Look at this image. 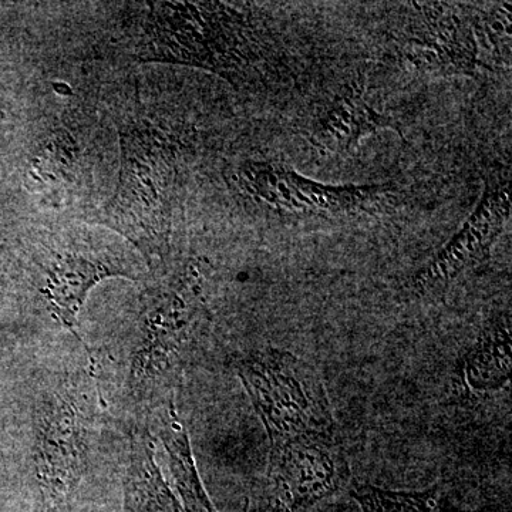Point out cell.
Returning <instances> with one entry per match:
<instances>
[{
  "instance_id": "cell-1",
  "label": "cell",
  "mask_w": 512,
  "mask_h": 512,
  "mask_svg": "<svg viewBox=\"0 0 512 512\" xmlns=\"http://www.w3.org/2000/svg\"><path fill=\"white\" fill-rule=\"evenodd\" d=\"M160 274L141 295L140 312L121 348L120 396L128 413L141 420L175 403L185 366L207 322L201 278Z\"/></svg>"
},
{
  "instance_id": "cell-2",
  "label": "cell",
  "mask_w": 512,
  "mask_h": 512,
  "mask_svg": "<svg viewBox=\"0 0 512 512\" xmlns=\"http://www.w3.org/2000/svg\"><path fill=\"white\" fill-rule=\"evenodd\" d=\"M120 173L110 200L92 221L106 227L134 249L147 268L163 274L171 268V235L177 201L178 154L173 141L146 121L119 128Z\"/></svg>"
},
{
  "instance_id": "cell-3",
  "label": "cell",
  "mask_w": 512,
  "mask_h": 512,
  "mask_svg": "<svg viewBox=\"0 0 512 512\" xmlns=\"http://www.w3.org/2000/svg\"><path fill=\"white\" fill-rule=\"evenodd\" d=\"M133 29L140 62L201 67L231 82L247 79L259 59L258 39L244 13L217 2L144 3Z\"/></svg>"
},
{
  "instance_id": "cell-4",
  "label": "cell",
  "mask_w": 512,
  "mask_h": 512,
  "mask_svg": "<svg viewBox=\"0 0 512 512\" xmlns=\"http://www.w3.org/2000/svg\"><path fill=\"white\" fill-rule=\"evenodd\" d=\"M101 394L93 372L64 377L46 392L33 423V470L46 512L70 505L89 467L100 426Z\"/></svg>"
},
{
  "instance_id": "cell-5",
  "label": "cell",
  "mask_w": 512,
  "mask_h": 512,
  "mask_svg": "<svg viewBox=\"0 0 512 512\" xmlns=\"http://www.w3.org/2000/svg\"><path fill=\"white\" fill-rule=\"evenodd\" d=\"M123 238L72 229L50 235L32 255V284L50 318L76 339L80 311L90 291L107 278L146 282L147 265Z\"/></svg>"
},
{
  "instance_id": "cell-6",
  "label": "cell",
  "mask_w": 512,
  "mask_h": 512,
  "mask_svg": "<svg viewBox=\"0 0 512 512\" xmlns=\"http://www.w3.org/2000/svg\"><path fill=\"white\" fill-rule=\"evenodd\" d=\"M237 375L264 423L271 446L338 437L318 370L286 350H256L235 360Z\"/></svg>"
},
{
  "instance_id": "cell-7",
  "label": "cell",
  "mask_w": 512,
  "mask_h": 512,
  "mask_svg": "<svg viewBox=\"0 0 512 512\" xmlns=\"http://www.w3.org/2000/svg\"><path fill=\"white\" fill-rule=\"evenodd\" d=\"M349 463L339 437L271 446L268 512H311L348 485Z\"/></svg>"
},
{
  "instance_id": "cell-8",
  "label": "cell",
  "mask_w": 512,
  "mask_h": 512,
  "mask_svg": "<svg viewBox=\"0 0 512 512\" xmlns=\"http://www.w3.org/2000/svg\"><path fill=\"white\" fill-rule=\"evenodd\" d=\"M510 210L508 181L503 184L488 183L476 211L436 258L414 276V291L421 295L443 291L458 276L483 264L490 255L495 239L503 231Z\"/></svg>"
},
{
  "instance_id": "cell-9",
  "label": "cell",
  "mask_w": 512,
  "mask_h": 512,
  "mask_svg": "<svg viewBox=\"0 0 512 512\" xmlns=\"http://www.w3.org/2000/svg\"><path fill=\"white\" fill-rule=\"evenodd\" d=\"M241 184L259 202L299 215L356 211L379 191L376 187H328L306 180L282 165L265 163L242 167Z\"/></svg>"
},
{
  "instance_id": "cell-10",
  "label": "cell",
  "mask_w": 512,
  "mask_h": 512,
  "mask_svg": "<svg viewBox=\"0 0 512 512\" xmlns=\"http://www.w3.org/2000/svg\"><path fill=\"white\" fill-rule=\"evenodd\" d=\"M407 25L403 55L421 72L471 74L476 69V37L470 25L443 3H416Z\"/></svg>"
},
{
  "instance_id": "cell-11",
  "label": "cell",
  "mask_w": 512,
  "mask_h": 512,
  "mask_svg": "<svg viewBox=\"0 0 512 512\" xmlns=\"http://www.w3.org/2000/svg\"><path fill=\"white\" fill-rule=\"evenodd\" d=\"M121 512H184L180 500L161 474L150 434L146 427L138 424H134L130 434Z\"/></svg>"
},
{
  "instance_id": "cell-12",
  "label": "cell",
  "mask_w": 512,
  "mask_h": 512,
  "mask_svg": "<svg viewBox=\"0 0 512 512\" xmlns=\"http://www.w3.org/2000/svg\"><path fill=\"white\" fill-rule=\"evenodd\" d=\"M156 416L158 436L163 441L168 467L184 512H218L198 474L187 429L178 416L175 403L168 404Z\"/></svg>"
},
{
  "instance_id": "cell-13",
  "label": "cell",
  "mask_w": 512,
  "mask_h": 512,
  "mask_svg": "<svg viewBox=\"0 0 512 512\" xmlns=\"http://www.w3.org/2000/svg\"><path fill=\"white\" fill-rule=\"evenodd\" d=\"M380 127H393V123L366 103L359 87L350 86L326 113L315 143L329 153H346Z\"/></svg>"
},
{
  "instance_id": "cell-14",
  "label": "cell",
  "mask_w": 512,
  "mask_h": 512,
  "mask_svg": "<svg viewBox=\"0 0 512 512\" xmlns=\"http://www.w3.org/2000/svg\"><path fill=\"white\" fill-rule=\"evenodd\" d=\"M510 316L491 320L464 359V376L476 392H495L510 380Z\"/></svg>"
},
{
  "instance_id": "cell-15",
  "label": "cell",
  "mask_w": 512,
  "mask_h": 512,
  "mask_svg": "<svg viewBox=\"0 0 512 512\" xmlns=\"http://www.w3.org/2000/svg\"><path fill=\"white\" fill-rule=\"evenodd\" d=\"M352 495L363 512H457L439 485L424 491H392L353 483Z\"/></svg>"
},
{
  "instance_id": "cell-16",
  "label": "cell",
  "mask_w": 512,
  "mask_h": 512,
  "mask_svg": "<svg viewBox=\"0 0 512 512\" xmlns=\"http://www.w3.org/2000/svg\"><path fill=\"white\" fill-rule=\"evenodd\" d=\"M478 56L487 62L510 64L511 60V10L510 3H500L484 12L476 22Z\"/></svg>"
},
{
  "instance_id": "cell-17",
  "label": "cell",
  "mask_w": 512,
  "mask_h": 512,
  "mask_svg": "<svg viewBox=\"0 0 512 512\" xmlns=\"http://www.w3.org/2000/svg\"><path fill=\"white\" fill-rule=\"evenodd\" d=\"M3 120L2 99H0V121Z\"/></svg>"
}]
</instances>
